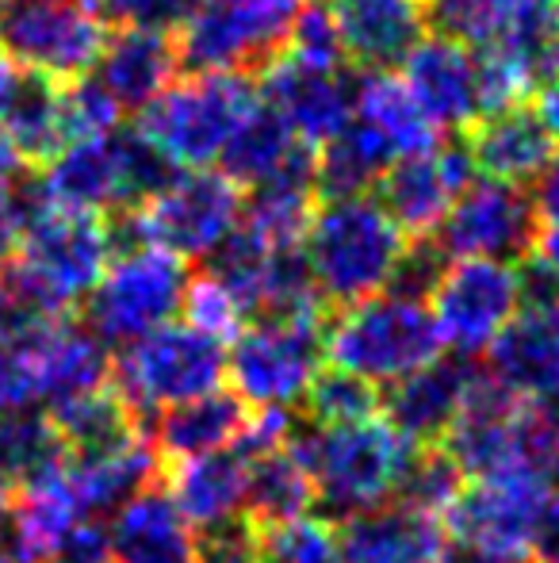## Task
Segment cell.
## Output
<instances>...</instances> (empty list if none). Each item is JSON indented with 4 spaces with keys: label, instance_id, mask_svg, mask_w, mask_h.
Returning <instances> with one entry per match:
<instances>
[{
    "label": "cell",
    "instance_id": "cell-1",
    "mask_svg": "<svg viewBox=\"0 0 559 563\" xmlns=\"http://www.w3.org/2000/svg\"><path fill=\"white\" fill-rule=\"evenodd\" d=\"M288 445L311 475L314 503L342 521L395 503L418 452L383 415L342 426L306 422V430L291 426Z\"/></svg>",
    "mask_w": 559,
    "mask_h": 563
},
{
    "label": "cell",
    "instance_id": "cell-2",
    "mask_svg": "<svg viewBox=\"0 0 559 563\" xmlns=\"http://www.w3.org/2000/svg\"><path fill=\"white\" fill-rule=\"evenodd\" d=\"M411 238L372 196H337L314 208L303 257L326 307H353L391 291Z\"/></svg>",
    "mask_w": 559,
    "mask_h": 563
},
{
    "label": "cell",
    "instance_id": "cell-3",
    "mask_svg": "<svg viewBox=\"0 0 559 563\" xmlns=\"http://www.w3.org/2000/svg\"><path fill=\"white\" fill-rule=\"evenodd\" d=\"M112 257L115 223L108 216L27 196V216H23L12 268L51 314L66 319L77 303H85Z\"/></svg>",
    "mask_w": 559,
    "mask_h": 563
},
{
    "label": "cell",
    "instance_id": "cell-4",
    "mask_svg": "<svg viewBox=\"0 0 559 563\" xmlns=\"http://www.w3.org/2000/svg\"><path fill=\"white\" fill-rule=\"evenodd\" d=\"M440 353L445 341L437 322L414 296L383 291L326 319V361L372 387H395L399 379L440 361Z\"/></svg>",
    "mask_w": 559,
    "mask_h": 563
},
{
    "label": "cell",
    "instance_id": "cell-5",
    "mask_svg": "<svg viewBox=\"0 0 559 563\" xmlns=\"http://www.w3.org/2000/svg\"><path fill=\"white\" fill-rule=\"evenodd\" d=\"M261 104V92L246 74H192L172 81L146 112L135 131L169 169H211L223 162L226 146Z\"/></svg>",
    "mask_w": 559,
    "mask_h": 563
},
{
    "label": "cell",
    "instance_id": "cell-6",
    "mask_svg": "<svg viewBox=\"0 0 559 563\" xmlns=\"http://www.w3.org/2000/svg\"><path fill=\"white\" fill-rule=\"evenodd\" d=\"M165 157L138 131H108L77 139L58 157L43 165L38 192L62 208L92 211V216H131L146 196L169 180Z\"/></svg>",
    "mask_w": 559,
    "mask_h": 563
},
{
    "label": "cell",
    "instance_id": "cell-7",
    "mask_svg": "<svg viewBox=\"0 0 559 563\" xmlns=\"http://www.w3.org/2000/svg\"><path fill=\"white\" fill-rule=\"evenodd\" d=\"M226 376V345L188 322H169L123 345L112 361V387L131 407L138 430L180 402L219 391Z\"/></svg>",
    "mask_w": 559,
    "mask_h": 563
},
{
    "label": "cell",
    "instance_id": "cell-8",
    "mask_svg": "<svg viewBox=\"0 0 559 563\" xmlns=\"http://www.w3.org/2000/svg\"><path fill=\"white\" fill-rule=\"evenodd\" d=\"M188 284V265L180 257L131 242L108 261L100 284L85 299V322L104 345H131L177 319Z\"/></svg>",
    "mask_w": 559,
    "mask_h": 563
},
{
    "label": "cell",
    "instance_id": "cell-9",
    "mask_svg": "<svg viewBox=\"0 0 559 563\" xmlns=\"http://www.w3.org/2000/svg\"><path fill=\"white\" fill-rule=\"evenodd\" d=\"M326 361V314L257 319L231 341L226 376L249 410H288L306 399Z\"/></svg>",
    "mask_w": 559,
    "mask_h": 563
},
{
    "label": "cell",
    "instance_id": "cell-10",
    "mask_svg": "<svg viewBox=\"0 0 559 563\" xmlns=\"http://www.w3.org/2000/svg\"><path fill=\"white\" fill-rule=\"evenodd\" d=\"M108 35L100 0H0V51L58 85L89 77Z\"/></svg>",
    "mask_w": 559,
    "mask_h": 563
},
{
    "label": "cell",
    "instance_id": "cell-11",
    "mask_svg": "<svg viewBox=\"0 0 559 563\" xmlns=\"http://www.w3.org/2000/svg\"><path fill=\"white\" fill-rule=\"evenodd\" d=\"M242 208V188L223 169H180L131 211L127 230L135 242L195 261L211 257L238 230Z\"/></svg>",
    "mask_w": 559,
    "mask_h": 563
},
{
    "label": "cell",
    "instance_id": "cell-12",
    "mask_svg": "<svg viewBox=\"0 0 559 563\" xmlns=\"http://www.w3.org/2000/svg\"><path fill=\"white\" fill-rule=\"evenodd\" d=\"M311 0H200L180 27L177 54L192 74L265 69L291 43Z\"/></svg>",
    "mask_w": 559,
    "mask_h": 563
},
{
    "label": "cell",
    "instance_id": "cell-13",
    "mask_svg": "<svg viewBox=\"0 0 559 563\" xmlns=\"http://www.w3.org/2000/svg\"><path fill=\"white\" fill-rule=\"evenodd\" d=\"M437 334L463 361L487 353L491 341L525 303V273L510 261H448L429 291Z\"/></svg>",
    "mask_w": 559,
    "mask_h": 563
},
{
    "label": "cell",
    "instance_id": "cell-14",
    "mask_svg": "<svg viewBox=\"0 0 559 563\" xmlns=\"http://www.w3.org/2000/svg\"><path fill=\"white\" fill-rule=\"evenodd\" d=\"M540 219L533 196L502 180H471L456 203L448 208L445 223L429 234V242L448 261H510L525 265L537 250Z\"/></svg>",
    "mask_w": 559,
    "mask_h": 563
},
{
    "label": "cell",
    "instance_id": "cell-15",
    "mask_svg": "<svg viewBox=\"0 0 559 563\" xmlns=\"http://www.w3.org/2000/svg\"><path fill=\"white\" fill-rule=\"evenodd\" d=\"M525 303L487 349V376L529 407H559V291L525 261Z\"/></svg>",
    "mask_w": 559,
    "mask_h": 563
},
{
    "label": "cell",
    "instance_id": "cell-16",
    "mask_svg": "<svg viewBox=\"0 0 559 563\" xmlns=\"http://www.w3.org/2000/svg\"><path fill=\"white\" fill-rule=\"evenodd\" d=\"M261 104L280 115V123L318 154L329 139L349 126L357 77L349 66H311L295 54L280 51L261 69Z\"/></svg>",
    "mask_w": 559,
    "mask_h": 563
},
{
    "label": "cell",
    "instance_id": "cell-17",
    "mask_svg": "<svg viewBox=\"0 0 559 563\" xmlns=\"http://www.w3.org/2000/svg\"><path fill=\"white\" fill-rule=\"evenodd\" d=\"M403 85L437 131L445 126L468 134L479 119H487L483 58L460 43L440 35L422 38L403 62Z\"/></svg>",
    "mask_w": 559,
    "mask_h": 563
},
{
    "label": "cell",
    "instance_id": "cell-18",
    "mask_svg": "<svg viewBox=\"0 0 559 563\" xmlns=\"http://www.w3.org/2000/svg\"><path fill=\"white\" fill-rule=\"evenodd\" d=\"M471 177H476V165L463 142H452V146L437 142L433 150L399 157L376 188H380L383 211L406 230V238H429L445 223L448 208L471 185Z\"/></svg>",
    "mask_w": 559,
    "mask_h": 563
},
{
    "label": "cell",
    "instance_id": "cell-19",
    "mask_svg": "<svg viewBox=\"0 0 559 563\" xmlns=\"http://www.w3.org/2000/svg\"><path fill=\"white\" fill-rule=\"evenodd\" d=\"M161 490L177 514L195 529H215L246 518L249 498V460L238 445L192 460H169L157 472Z\"/></svg>",
    "mask_w": 559,
    "mask_h": 563
},
{
    "label": "cell",
    "instance_id": "cell-20",
    "mask_svg": "<svg viewBox=\"0 0 559 563\" xmlns=\"http://www.w3.org/2000/svg\"><path fill=\"white\" fill-rule=\"evenodd\" d=\"M334 23L345 62L368 74H391L425 38V0H334Z\"/></svg>",
    "mask_w": 559,
    "mask_h": 563
},
{
    "label": "cell",
    "instance_id": "cell-21",
    "mask_svg": "<svg viewBox=\"0 0 559 563\" xmlns=\"http://www.w3.org/2000/svg\"><path fill=\"white\" fill-rule=\"evenodd\" d=\"M177 66H180V54L169 35L142 31V27H120L115 35H108L104 51H100L89 77L120 108V115L127 112L142 115L177 81Z\"/></svg>",
    "mask_w": 559,
    "mask_h": 563
},
{
    "label": "cell",
    "instance_id": "cell-22",
    "mask_svg": "<svg viewBox=\"0 0 559 563\" xmlns=\"http://www.w3.org/2000/svg\"><path fill=\"white\" fill-rule=\"evenodd\" d=\"M342 563H448L445 521L406 503H388L349 518L342 529Z\"/></svg>",
    "mask_w": 559,
    "mask_h": 563
},
{
    "label": "cell",
    "instance_id": "cell-23",
    "mask_svg": "<svg viewBox=\"0 0 559 563\" xmlns=\"http://www.w3.org/2000/svg\"><path fill=\"white\" fill-rule=\"evenodd\" d=\"M471 368L468 361H433L429 368L414 372V376L399 379L395 387H388V395H380V415L403 433L411 445L429 449L440 445V438L448 433V426L456 422L463 399L471 387Z\"/></svg>",
    "mask_w": 559,
    "mask_h": 563
},
{
    "label": "cell",
    "instance_id": "cell-24",
    "mask_svg": "<svg viewBox=\"0 0 559 563\" xmlns=\"http://www.w3.org/2000/svg\"><path fill=\"white\" fill-rule=\"evenodd\" d=\"M463 150H468L476 173H483L487 180L525 188L552 165L559 142L540 126L533 108L517 104L499 115L479 119L463 139Z\"/></svg>",
    "mask_w": 559,
    "mask_h": 563
},
{
    "label": "cell",
    "instance_id": "cell-25",
    "mask_svg": "<svg viewBox=\"0 0 559 563\" xmlns=\"http://www.w3.org/2000/svg\"><path fill=\"white\" fill-rule=\"evenodd\" d=\"M249 418H254V410L234 391L219 387V391L203 395V399L180 402V407L157 415L154 422L146 426L149 449L157 452L161 464L234 449L242 441V433L249 430Z\"/></svg>",
    "mask_w": 559,
    "mask_h": 563
},
{
    "label": "cell",
    "instance_id": "cell-26",
    "mask_svg": "<svg viewBox=\"0 0 559 563\" xmlns=\"http://www.w3.org/2000/svg\"><path fill=\"white\" fill-rule=\"evenodd\" d=\"M108 537L115 563H195V529L161 487H146L123 503Z\"/></svg>",
    "mask_w": 559,
    "mask_h": 563
},
{
    "label": "cell",
    "instance_id": "cell-27",
    "mask_svg": "<svg viewBox=\"0 0 559 563\" xmlns=\"http://www.w3.org/2000/svg\"><path fill=\"white\" fill-rule=\"evenodd\" d=\"M31 345H35L38 391L46 407H58V402L112 384L108 345L89 327H77L69 319L51 322L31 338Z\"/></svg>",
    "mask_w": 559,
    "mask_h": 563
},
{
    "label": "cell",
    "instance_id": "cell-28",
    "mask_svg": "<svg viewBox=\"0 0 559 563\" xmlns=\"http://www.w3.org/2000/svg\"><path fill=\"white\" fill-rule=\"evenodd\" d=\"M353 123L388 146V154L411 157L437 146V126L425 119L418 100L395 74H365L357 77V97H353Z\"/></svg>",
    "mask_w": 559,
    "mask_h": 563
},
{
    "label": "cell",
    "instance_id": "cell-29",
    "mask_svg": "<svg viewBox=\"0 0 559 563\" xmlns=\"http://www.w3.org/2000/svg\"><path fill=\"white\" fill-rule=\"evenodd\" d=\"M4 131L12 154L20 165H38L43 169L51 157H58L69 146V119H66V85L51 77H20L12 104L4 112Z\"/></svg>",
    "mask_w": 559,
    "mask_h": 563
},
{
    "label": "cell",
    "instance_id": "cell-30",
    "mask_svg": "<svg viewBox=\"0 0 559 563\" xmlns=\"http://www.w3.org/2000/svg\"><path fill=\"white\" fill-rule=\"evenodd\" d=\"M314 162V150H306L288 126L280 123L277 112H269L265 104H257V112L242 123V131L234 134V142L223 154V173L238 188H261L280 173H291L299 165Z\"/></svg>",
    "mask_w": 559,
    "mask_h": 563
},
{
    "label": "cell",
    "instance_id": "cell-31",
    "mask_svg": "<svg viewBox=\"0 0 559 563\" xmlns=\"http://www.w3.org/2000/svg\"><path fill=\"white\" fill-rule=\"evenodd\" d=\"M46 418L54 422L69 456H92V452L120 449L138 438L135 415H131V407L120 399V391L112 384L58 402Z\"/></svg>",
    "mask_w": 559,
    "mask_h": 563
},
{
    "label": "cell",
    "instance_id": "cell-32",
    "mask_svg": "<svg viewBox=\"0 0 559 563\" xmlns=\"http://www.w3.org/2000/svg\"><path fill=\"white\" fill-rule=\"evenodd\" d=\"M249 460V498L246 518L254 526H277V521L303 518L314 506V487L306 467L283 441L277 449L246 452Z\"/></svg>",
    "mask_w": 559,
    "mask_h": 563
},
{
    "label": "cell",
    "instance_id": "cell-33",
    "mask_svg": "<svg viewBox=\"0 0 559 563\" xmlns=\"http://www.w3.org/2000/svg\"><path fill=\"white\" fill-rule=\"evenodd\" d=\"M391 165H395V157L388 154V146L349 119V126L314 154L318 196H326V200H337V196H365L372 185H380V177Z\"/></svg>",
    "mask_w": 559,
    "mask_h": 563
},
{
    "label": "cell",
    "instance_id": "cell-34",
    "mask_svg": "<svg viewBox=\"0 0 559 563\" xmlns=\"http://www.w3.org/2000/svg\"><path fill=\"white\" fill-rule=\"evenodd\" d=\"M66 456L58 430L46 415L23 410V415L0 418V495L12 498L23 483L43 475Z\"/></svg>",
    "mask_w": 559,
    "mask_h": 563
},
{
    "label": "cell",
    "instance_id": "cell-35",
    "mask_svg": "<svg viewBox=\"0 0 559 563\" xmlns=\"http://www.w3.org/2000/svg\"><path fill=\"white\" fill-rule=\"evenodd\" d=\"M514 8L517 0H425V23L433 35L487 54L506 35Z\"/></svg>",
    "mask_w": 559,
    "mask_h": 563
},
{
    "label": "cell",
    "instance_id": "cell-36",
    "mask_svg": "<svg viewBox=\"0 0 559 563\" xmlns=\"http://www.w3.org/2000/svg\"><path fill=\"white\" fill-rule=\"evenodd\" d=\"M254 563H342V537L326 518H291L257 526Z\"/></svg>",
    "mask_w": 559,
    "mask_h": 563
},
{
    "label": "cell",
    "instance_id": "cell-37",
    "mask_svg": "<svg viewBox=\"0 0 559 563\" xmlns=\"http://www.w3.org/2000/svg\"><path fill=\"white\" fill-rule=\"evenodd\" d=\"M463 483L468 475L452 464L440 445H429V449H418L403 475V487H399V503L414 506V510H425L433 518H445L448 506L460 498Z\"/></svg>",
    "mask_w": 559,
    "mask_h": 563
},
{
    "label": "cell",
    "instance_id": "cell-38",
    "mask_svg": "<svg viewBox=\"0 0 559 563\" xmlns=\"http://www.w3.org/2000/svg\"><path fill=\"white\" fill-rule=\"evenodd\" d=\"M306 422L314 426H342V422H360V418L380 415V391L365 379L349 376V372H322L311 384L303 399Z\"/></svg>",
    "mask_w": 559,
    "mask_h": 563
},
{
    "label": "cell",
    "instance_id": "cell-39",
    "mask_svg": "<svg viewBox=\"0 0 559 563\" xmlns=\"http://www.w3.org/2000/svg\"><path fill=\"white\" fill-rule=\"evenodd\" d=\"M180 311H185L188 327L215 338L219 345H231V341L249 327V314L242 311V303L215 280V276H200V280L188 284V296Z\"/></svg>",
    "mask_w": 559,
    "mask_h": 563
},
{
    "label": "cell",
    "instance_id": "cell-40",
    "mask_svg": "<svg viewBox=\"0 0 559 563\" xmlns=\"http://www.w3.org/2000/svg\"><path fill=\"white\" fill-rule=\"evenodd\" d=\"M35 334L0 338V418L23 415V410H35L38 402H43V391H38L35 345H31Z\"/></svg>",
    "mask_w": 559,
    "mask_h": 563
},
{
    "label": "cell",
    "instance_id": "cell-41",
    "mask_svg": "<svg viewBox=\"0 0 559 563\" xmlns=\"http://www.w3.org/2000/svg\"><path fill=\"white\" fill-rule=\"evenodd\" d=\"M100 8H104L108 23L172 35L192 20L200 0H100Z\"/></svg>",
    "mask_w": 559,
    "mask_h": 563
},
{
    "label": "cell",
    "instance_id": "cell-42",
    "mask_svg": "<svg viewBox=\"0 0 559 563\" xmlns=\"http://www.w3.org/2000/svg\"><path fill=\"white\" fill-rule=\"evenodd\" d=\"M257 526L249 518L195 533V563H254Z\"/></svg>",
    "mask_w": 559,
    "mask_h": 563
},
{
    "label": "cell",
    "instance_id": "cell-43",
    "mask_svg": "<svg viewBox=\"0 0 559 563\" xmlns=\"http://www.w3.org/2000/svg\"><path fill=\"white\" fill-rule=\"evenodd\" d=\"M43 563H115L108 526H100V518H85L69 526L43 556Z\"/></svg>",
    "mask_w": 559,
    "mask_h": 563
},
{
    "label": "cell",
    "instance_id": "cell-44",
    "mask_svg": "<svg viewBox=\"0 0 559 563\" xmlns=\"http://www.w3.org/2000/svg\"><path fill=\"white\" fill-rule=\"evenodd\" d=\"M23 216H27V200L15 192V185H0V268L15 257Z\"/></svg>",
    "mask_w": 559,
    "mask_h": 563
},
{
    "label": "cell",
    "instance_id": "cell-45",
    "mask_svg": "<svg viewBox=\"0 0 559 563\" xmlns=\"http://www.w3.org/2000/svg\"><path fill=\"white\" fill-rule=\"evenodd\" d=\"M533 208H537L540 227H559V154L545 173L533 180Z\"/></svg>",
    "mask_w": 559,
    "mask_h": 563
},
{
    "label": "cell",
    "instance_id": "cell-46",
    "mask_svg": "<svg viewBox=\"0 0 559 563\" xmlns=\"http://www.w3.org/2000/svg\"><path fill=\"white\" fill-rule=\"evenodd\" d=\"M533 560L537 563H559V483L548 495L545 518L537 529V544H533Z\"/></svg>",
    "mask_w": 559,
    "mask_h": 563
},
{
    "label": "cell",
    "instance_id": "cell-47",
    "mask_svg": "<svg viewBox=\"0 0 559 563\" xmlns=\"http://www.w3.org/2000/svg\"><path fill=\"white\" fill-rule=\"evenodd\" d=\"M529 265L559 291V227H540L537 250H533Z\"/></svg>",
    "mask_w": 559,
    "mask_h": 563
},
{
    "label": "cell",
    "instance_id": "cell-48",
    "mask_svg": "<svg viewBox=\"0 0 559 563\" xmlns=\"http://www.w3.org/2000/svg\"><path fill=\"white\" fill-rule=\"evenodd\" d=\"M533 92H537V100H533V115H537L540 126H545V131L559 142V74H552L548 81H540Z\"/></svg>",
    "mask_w": 559,
    "mask_h": 563
},
{
    "label": "cell",
    "instance_id": "cell-49",
    "mask_svg": "<svg viewBox=\"0 0 559 563\" xmlns=\"http://www.w3.org/2000/svg\"><path fill=\"white\" fill-rule=\"evenodd\" d=\"M20 66H15L12 58H8L4 51H0V123H4V112H8V104H12V97H15V89H20Z\"/></svg>",
    "mask_w": 559,
    "mask_h": 563
},
{
    "label": "cell",
    "instance_id": "cell-50",
    "mask_svg": "<svg viewBox=\"0 0 559 563\" xmlns=\"http://www.w3.org/2000/svg\"><path fill=\"white\" fill-rule=\"evenodd\" d=\"M0 563H15L12 549H8V537H0Z\"/></svg>",
    "mask_w": 559,
    "mask_h": 563
},
{
    "label": "cell",
    "instance_id": "cell-51",
    "mask_svg": "<svg viewBox=\"0 0 559 563\" xmlns=\"http://www.w3.org/2000/svg\"><path fill=\"white\" fill-rule=\"evenodd\" d=\"M0 498H4V495H0Z\"/></svg>",
    "mask_w": 559,
    "mask_h": 563
}]
</instances>
